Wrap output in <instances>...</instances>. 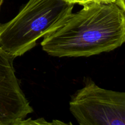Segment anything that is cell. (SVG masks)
Returning <instances> with one entry per match:
<instances>
[{
    "instance_id": "cell-1",
    "label": "cell",
    "mask_w": 125,
    "mask_h": 125,
    "mask_svg": "<svg viewBox=\"0 0 125 125\" xmlns=\"http://www.w3.org/2000/svg\"><path fill=\"white\" fill-rule=\"evenodd\" d=\"M72 13L44 36L43 51L56 57H89L125 43V15L116 2H95Z\"/></svg>"
},
{
    "instance_id": "cell-2",
    "label": "cell",
    "mask_w": 125,
    "mask_h": 125,
    "mask_svg": "<svg viewBox=\"0 0 125 125\" xmlns=\"http://www.w3.org/2000/svg\"><path fill=\"white\" fill-rule=\"evenodd\" d=\"M73 7L64 0H29L15 17L0 24V48L13 58L24 54L60 26Z\"/></svg>"
},
{
    "instance_id": "cell-3",
    "label": "cell",
    "mask_w": 125,
    "mask_h": 125,
    "mask_svg": "<svg viewBox=\"0 0 125 125\" xmlns=\"http://www.w3.org/2000/svg\"><path fill=\"white\" fill-rule=\"evenodd\" d=\"M70 110L79 125H125V92L89 82L72 98Z\"/></svg>"
},
{
    "instance_id": "cell-4",
    "label": "cell",
    "mask_w": 125,
    "mask_h": 125,
    "mask_svg": "<svg viewBox=\"0 0 125 125\" xmlns=\"http://www.w3.org/2000/svg\"><path fill=\"white\" fill-rule=\"evenodd\" d=\"M13 57L0 48V125H15L33 109L20 87Z\"/></svg>"
},
{
    "instance_id": "cell-5",
    "label": "cell",
    "mask_w": 125,
    "mask_h": 125,
    "mask_svg": "<svg viewBox=\"0 0 125 125\" xmlns=\"http://www.w3.org/2000/svg\"><path fill=\"white\" fill-rule=\"evenodd\" d=\"M15 125H73L72 123H65L58 120L48 122L43 118L32 119L31 118L24 119Z\"/></svg>"
},
{
    "instance_id": "cell-6",
    "label": "cell",
    "mask_w": 125,
    "mask_h": 125,
    "mask_svg": "<svg viewBox=\"0 0 125 125\" xmlns=\"http://www.w3.org/2000/svg\"><path fill=\"white\" fill-rule=\"evenodd\" d=\"M67 2H70V3L73 4H78L84 6L87 4L92 3V2H115L116 0H64Z\"/></svg>"
},
{
    "instance_id": "cell-7",
    "label": "cell",
    "mask_w": 125,
    "mask_h": 125,
    "mask_svg": "<svg viewBox=\"0 0 125 125\" xmlns=\"http://www.w3.org/2000/svg\"><path fill=\"white\" fill-rule=\"evenodd\" d=\"M115 2L123 10L125 15V0H116Z\"/></svg>"
},
{
    "instance_id": "cell-8",
    "label": "cell",
    "mask_w": 125,
    "mask_h": 125,
    "mask_svg": "<svg viewBox=\"0 0 125 125\" xmlns=\"http://www.w3.org/2000/svg\"><path fill=\"white\" fill-rule=\"evenodd\" d=\"M4 2V0H0V8H1V5L2 4V3H3Z\"/></svg>"
}]
</instances>
